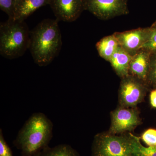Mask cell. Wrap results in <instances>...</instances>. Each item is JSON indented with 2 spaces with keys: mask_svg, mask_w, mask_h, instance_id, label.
I'll return each mask as SVG.
<instances>
[{
  "mask_svg": "<svg viewBox=\"0 0 156 156\" xmlns=\"http://www.w3.org/2000/svg\"><path fill=\"white\" fill-rule=\"evenodd\" d=\"M58 21L56 19L44 20L30 31L29 50L39 66L50 64L60 52L62 40Z\"/></svg>",
  "mask_w": 156,
  "mask_h": 156,
  "instance_id": "cell-1",
  "label": "cell"
},
{
  "mask_svg": "<svg viewBox=\"0 0 156 156\" xmlns=\"http://www.w3.org/2000/svg\"><path fill=\"white\" fill-rule=\"evenodd\" d=\"M53 124L44 114L32 115L20 130L13 141L21 156H34L48 146L53 137Z\"/></svg>",
  "mask_w": 156,
  "mask_h": 156,
  "instance_id": "cell-2",
  "label": "cell"
},
{
  "mask_svg": "<svg viewBox=\"0 0 156 156\" xmlns=\"http://www.w3.org/2000/svg\"><path fill=\"white\" fill-rule=\"evenodd\" d=\"M30 31L25 21L9 19L0 25V54L8 59L21 57L29 48Z\"/></svg>",
  "mask_w": 156,
  "mask_h": 156,
  "instance_id": "cell-3",
  "label": "cell"
},
{
  "mask_svg": "<svg viewBox=\"0 0 156 156\" xmlns=\"http://www.w3.org/2000/svg\"><path fill=\"white\" fill-rule=\"evenodd\" d=\"M92 156H132L129 133L120 135L108 132L96 134L92 143Z\"/></svg>",
  "mask_w": 156,
  "mask_h": 156,
  "instance_id": "cell-4",
  "label": "cell"
},
{
  "mask_svg": "<svg viewBox=\"0 0 156 156\" xmlns=\"http://www.w3.org/2000/svg\"><path fill=\"white\" fill-rule=\"evenodd\" d=\"M121 79L119 93L120 106L136 107L144 100L148 90V86L131 75Z\"/></svg>",
  "mask_w": 156,
  "mask_h": 156,
  "instance_id": "cell-5",
  "label": "cell"
},
{
  "mask_svg": "<svg viewBox=\"0 0 156 156\" xmlns=\"http://www.w3.org/2000/svg\"><path fill=\"white\" fill-rule=\"evenodd\" d=\"M111 124L109 133L113 134H124L134 130L141 124L139 112L136 107H118L111 114Z\"/></svg>",
  "mask_w": 156,
  "mask_h": 156,
  "instance_id": "cell-6",
  "label": "cell"
},
{
  "mask_svg": "<svg viewBox=\"0 0 156 156\" xmlns=\"http://www.w3.org/2000/svg\"><path fill=\"white\" fill-rule=\"evenodd\" d=\"M128 0H87L86 10L101 20H108L129 13Z\"/></svg>",
  "mask_w": 156,
  "mask_h": 156,
  "instance_id": "cell-7",
  "label": "cell"
},
{
  "mask_svg": "<svg viewBox=\"0 0 156 156\" xmlns=\"http://www.w3.org/2000/svg\"><path fill=\"white\" fill-rule=\"evenodd\" d=\"M153 29L151 27L139 28L114 34L119 45L131 56L141 50L150 39Z\"/></svg>",
  "mask_w": 156,
  "mask_h": 156,
  "instance_id": "cell-8",
  "label": "cell"
},
{
  "mask_svg": "<svg viewBox=\"0 0 156 156\" xmlns=\"http://www.w3.org/2000/svg\"><path fill=\"white\" fill-rule=\"evenodd\" d=\"M50 5L58 21L71 22L86 10L87 0H51Z\"/></svg>",
  "mask_w": 156,
  "mask_h": 156,
  "instance_id": "cell-9",
  "label": "cell"
},
{
  "mask_svg": "<svg viewBox=\"0 0 156 156\" xmlns=\"http://www.w3.org/2000/svg\"><path fill=\"white\" fill-rule=\"evenodd\" d=\"M151 55V53L149 51L141 49L132 56L129 65V75L147 84Z\"/></svg>",
  "mask_w": 156,
  "mask_h": 156,
  "instance_id": "cell-10",
  "label": "cell"
},
{
  "mask_svg": "<svg viewBox=\"0 0 156 156\" xmlns=\"http://www.w3.org/2000/svg\"><path fill=\"white\" fill-rule=\"evenodd\" d=\"M51 0H17L12 19L24 21L37 9L50 5Z\"/></svg>",
  "mask_w": 156,
  "mask_h": 156,
  "instance_id": "cell-11",
  "label": "cell"
},
{
  "mask_svg": "<svg viewBox=\"0 0 156 156\" xmlns=\"http://www.w3.org/2000/svg\"><path fill=\"white\" fill-rule=\"evenodd\" d=\"M132 56L119 46L109 61L115 72L121 79L129 75V65Z\"/></svg>",
  "mask_w": 156,
  "mask_h": 156,
  "instance_id": "cell-12",
  "label": "cell"
},
{
  "mask_svg": "<svg viewBox=\"0 0 156 156\" xmlns=\"http://www.w3.org/2000/svg\"><path fill=\"white\" fill-rule=\"evenodd\" d=\"M119 47V42L114 34L102 38L96 44L99 56L108 62Z\"/></svg>",
  "mask_w": 156,
  "mask_h": 156,
  "instance_id": "cell-13",
  "label": "cell"
},
{
  "mask_svg": "<svg viewBox=\"0 0 156 156\" xmlns=\"http://www.w3.org/2000/svg\"><path fill=\"white\" fill-rule=\"evenodd\" d=\"M34 156H80L78 152L71 146L61 144L53 147L44 148Z\"/></svg>",
  "mask_w": 156,
  "mask_h": 156,
  "instance_id": "cell-14",
  "label": "cell"
},
{
  "mask_svg": "<svg viewBox=\"0 0 156 156\" xmlns=\"http://www.w3.org/2000/svg\"><path fill=\"white\" fill-rule=\"evenodd\" d=\"M131 140V156H156V147H145L141 144L138 136L129 133Z\"/></svg>",
  "mask_w": 156,
  "mask_h": 156,
  "instance_id": "cell-15",
  "label": "cell"
},
{
  "mask_svg": "<svg viewBox=\"0 0 156 156\" xmlns=\"http://www.w3.org/2000/svg\"><path fill=\"white\" fill-rule=\"evenodd\" d=\"M148 87L156 88V53H151L149 71L147 81Z\"/></svg>",
  "mask_w": 156,
  "mask_h": 156,
  "instance_id": "cell-16",
  "label": "cell"
},
{
  "mask_svg": "<svg viewBox=\"0 0 156 156\" xmlns=\"http://www.w3.org/2000/svg\"><path fill=\"white\" fill-rule=\"evenodd\" d=\"M17 0H0V9L9 16V19H13L14 9Z\"/></svg>",
  "mask_w": 156,
  "mask_h": 156,
  "instance_id": "cell-17",
  "label": "cell"
},
{
  "mask_svg": "<svg viewBox=\"0 0 156 156\" xmlns=\"http://www.w3.org/2000/svg\"><path fill=\"white\" fill-rule=\"evenodd\" d=\"M141 139L148 146L156 147V130L150 128L144 131L141 136Z\"/></svg>",
  "mask_w": 156,
  "mask_h": 156,
  "instance_id": "cell-18",
  "label": "cell"
},
{
  "mask_svg": "<svg viewBox=\"0 0 156 156\" xmlns=\"http://www.w3.org/2000/svg\"><path fill=\"white\" fill-rule=\"evenodd\" d=\"M0 156H13L11 148L3 136L2 129H0Z\"/></svg>",
  "mask_w": 156,
  "mask_h": 156,
  "instance_id": "cell-19",
  "label": "cell"
},
{
  "mask_svg": "<svg viewBox=\"0 0 156 156\" xmlns=\"http://www.w3.org/2000/svg\"><path fill=\"white\" fill-rule=\"evenodd\" d=\"M142 49L147 50L151 53H156V31L153 29L150 38L144 45Z\"/></svg>",
  "mask_w": 156,
  "mask_h": 156,
  "instance_id": "cell-20",
  "label": "cell"
},
{
  "mask_svg": "<svg viewBox=\"0 0 156 156\" xmlns=\"http://www.w3.org/2000/svg\"><path fill=\"white\" fill-rule=\"evenodd\" d=\"M150 102L151 106L156 108V89L153 90L150 94Z\"/></svg>",
  "mask_w": 156,
  "mask_h": 156,
  "instance_id": "cell-21",
  "label": "cell"
},
{
  "mask_svg": "<svg viewBox=\"0 0 156 156\" xmlns=\"http://www.w3.org/2000/svg\"><path fill=\"white\" fill-rule=\"evenodd\" d=\"M151 27L154 30L156 31V21L153 24H152V25L151 26Z\"/></svg>",
  "mask_w": 156,
  "mask_h": 156,
  "instance_id": "cell-22",
  "label": "cell"
}]
</instances>
